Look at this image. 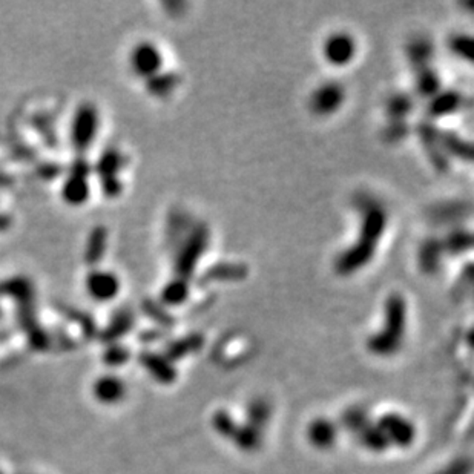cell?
Returning a JSON list of instances; mask_svg holds the SVG:
<instances>
[{
	"mask_svg": "<svg viewBox=\"0 0 474 474\" xmlns=\"http://www.w3.org/2000/svg\"><path fill=\"white\" fill-rule=\"evenodd\" d=\"M163 335V331H158V330H146L143 335H140V339H145V341H154L158 339Z\"/></svg>",
	"mask_w": 474,
	"mask_h": 474,
	"instance_id": "obj_46",
	"label": "cell"
},
{
	"mask_svg": "<svg viewBox=\"0 0 474 474\" xmlns=\"http://www.w3.org/2000/svg\"><path fill=\"white\" fill-rule=\"evenodd\" d=\"M468 212V209H465V206L463 203L459 202H448V203H443L441 206L433 209V220H436V223H451L453 220H459V218L465 215Z\"/></svg>",
	"mask_w": 474,
	"mask_h": 474,
	"instance_id": "obj_34",
	"label": "cell"
},
{
	"mask_svg": "<svg viewBox=\"0 0 474 474\" xmlns=\"http://www.w3.org/2000/svg\"><path fill=\"white\" fill-rule=\"evenodd\" d=\"M136 326V315L131 310H120L118 314L112 318L109 326L101 331L100 339L103 343L116 344L120 338L125 336L128 331Z\"/></svg>",
	"mask_w": 474,
	"mask_h": 474,
	"instance_id": "obj_20",
	"label": "cell"
},
{
	"mask_svg": "<svg viewBox=\"0 0 474 474\" xmlns=\"http://www.w3.org/2000/svg\"><path fill=\"white\" fill-rule=\"evenodd\" d=\"M129 359V350L118 344H111L103 353V361L108 365H121Z\"/></svg>",
	"mask_w": 474,
	"mask_h": 474,
	"instance_id": "obj_41",
	"label": "cell"
},
{
	"mask_svg": "<svg viewBox=\"0 0 474 474\" xmlns=\"http://www.w3.org/2000/svg\"><path fill=\"white\" fill-rule=\"evenodd\" d=\"M106 246H108V229L105 226H96L91 231L88 241H87V248H84V263L91 268L97 265L103 255L106 252Z\"/></svg>",
	"mask_w": 474,
	"mask_h": 474,
	"instance_id": "obj_22",
	"label": "cell"
},
{
	"mask_svg": "<svg viewBox=\"0 0 474 474\" xmlns=\"http://www.w3.org/2000/svg\"><path fill=\"white\" fill-rule=\"evenodd\" d=\"M194 227V224L191 226V218L186 212H174L169 218V233H167V238L170 241H178L183 238V235L187 236V233L191 232V229ZM184 241V238H183ZM182 241V243H183Z\"/></svg>",
	"mask_w": 474,
	"mask_h": 474,
	"instance_id": "obj_35",
	"label": "cell"
},
{
	"mask_svg": "<svg viewBox=\"0 0 474 474\" xmlns=\"http://www.w3.org/2000/svg\"><path fill=\"white\" fill-rule=\"evenodd\" d=\"M443 246L442 240L438 238H426L422 241L419 252H418V264L422 273L425 275H436L441 270V265L443 261Z\"/></svg>",
	"mask_w": 474,
	"mask_h": 474,
	"instance_id": "obj_15",
	"label": "cell"
},
{
	"mask_svg": "<svg viewBox=\"0 0 474 474\" xmlns=\"http://www.w3.org/2000/svg\"><path fill=\"white\" fill-rule=\"evenodd\" d=\"M407 304L399 293L387 298L384 307V327L368 339V350L377 356H390L399 350L405 335Z\"/></svg>",
	"mask_w": 474,
	"mask_h": 474,
	"instance_id": "obj_2",
	"label": "cell"
},
{
	"mask_svg": "<svg viewBox=\"0 0 474 474\" xmlns=\"http://www.w3.org/2000/svg\"><path fill=\"white\" fill-rule=\"evenodd\" d=\"M55 309H59V312H62L66 318L77 322V324L83 329V334L88 338H92L94 335H96V322L91 319L89 315L84 314V312H80L77 309H72L70 306H63V304H57Z\"/></svg>",
	"mask_w": 474,
	"mask_h": 474,
	"instance_id": "obj_36",
	"label": "cell"
},
{
	"mask_svg": "<svg viewBox=\"0 0 474 474\" xmlns=\"http://www.w3.org/2000/svg\"><path fill=\"white\" fill-rule=\"evenodd\" d=\"M414 83H416V91H418L419 96L429 100L434 97L442 87L439 72L436 71L431 65L414 71Z\"/></svg>",
	"mask_w": 474,
	"mask_h": 474,
	"instance_id": "obj_25",
	"label": "cell"
},
{
	"mask_svg": "<svg viewBox=\"0 0 474 474\" xmlns=\"http://www.w3.org/2000/svg\"><path fill=\"white\" fill-rule=\"evenodd\" d=\"M189 281L174 278L170 280L166 286L161 290V304L165 307H177L182 306L187 301L189 293H191V289H189Z\"/></svg>",
	"mask_w": 474,
	"mask_h": 474,
	"instance_id": "obj_26",
	"label": "cell"
},
{
	"mask_svg": "<svg viewBox=\"0 0 474 474\" xmlns=\"http://www.w3.org/2000/svg\"><path fill=\"white\" fill-rule=\"evenodd\" d=\"M436 474H471V461L468 458H461Z\"/></svg>",
	"mask_w": 474,
	"mask_h": 474,
	"instance_id": "obj_43",
	"label": "cell"
},
{
	"mask_svg": "<svg viewBox=\"0 0 474 474\" xmlns=\"http://www.w3.org/2000/svg\"><path fill=\"white\" fill-rule=\"evenodd\" d=\"M358 436H359V441H361V443L370 451H376V453L384 451L388 448V445H390V442H388L387 439V436L382 433V430L379 429L377 425L370 424Z\"/></svg>",
	"mask_w": 474,
	"mask_h": 474,
	"instance_id": "obj_31",
	"label": "cell"
},
{
	"mask_svg": "<svg viewBox=\"0 0 474 474\" xmlns=\"http://www.w3.org/2000/svg\"><path fill=\"white\" fill-rule=\"evenodd\" d=\"M416 132H418L424 153L426 154V158H429L431 166L436 170H439V172H447L450 169V157L445 154L441 145L439 129L430 121H421L418 128H416Z\"/></svg>",
	"mask_w": 474,
	"mask_h": 474,
	"instance_id": "obj_7",
	"label": "cell"
},
{
	"mask_svg": "<svg viewBox=\"0 0 474 474\" xmlns=\"http://www.w3.org/2000/svg\"><path fill=\"white\" fill-rule=\"evenodd\" d=\"M37 174H39L42 178L51 180L54 177H59L62 174V167L59 165H53V163H45L39 166L37 169Z\"/></svg>",
	"mask_w": 474,
	"mask_h": 474,
	"instance_id": "obj_44",
	"label": "cell"
},
{
	"mask_svg": "<svg viewBox=\"0 0 474 474\" xmlns=\"http://www.w3.org/2000/svg\"><path fill=\"white\" fill-rule=\"evenodd\" d=\"M462 105H463V97L458 91L441 89L434 97L430 99L429 106H426V112H429V116L431 118H443L456 114Z\"/></svg>",
	"mask_w": 474,
	"mask_h": 474,
	"instance_id": "obj_13",
	"label": "cell"
},
{
	"mask_svg": "<svg viewBox=\"0 0 474 474\" xmlns=\"http://www.w3.org/2000/svg\"><path fill=\"white\" fill-rule=\"evenodd\" d=\"M0 316H2V310H0Z\"/></svg>",
	"mask_w": 474,
	"mask_h": 474,
	"instance_id": "obj_47",
	"label": "cell"
},
{
	"mask_svg": "<svg viewBox=\"0 0 474 474\" xmlns=\"http://www.w3.org/2000/svg\"><path fill=\"white\" fill-rule=\"evenodd\" d=\"M341 422H343V426L346 430L359 434L365 426L370 425V418L367 412L363 410L361 407H353V409H348L344 412Z\"/></svg>",
	"mask_w": 474,
	"mask_h": 474,
	"instance_id": "obj_33",
	"label": "cell"
},
{
	"mask_svg": "<svg viewBox=\"0 0 474 474\" xmlns=\"http://www.w3.org/2000/svg\"><path fill=\"white\" fill-rule=\"evenodd\" d=\"M439 137H441V145L445 150V154H447L448 157L459 158L462 161H471L473 158L471 145L465 138H462L458 132L443 129V131H439Z\"/></svg>",
	"mask_w": 474,
	"mask_h": 474,
	"instance_id": "obj_23",
	"label": "cell"
},
{
	"mask_svg": "<svg viewBox=\"0 0 474 474\" xmlns=\"http://www.w3.org/2000/svg\"><path fill=\"white\" fill-rule=\"evenodd\" d=\"M211 241V231L207 224L198 223L194 224L191 232L187 233L184 241L177 250V257L174 263L175 278L189 281L195 273L198 263H200L207 246Z\"/></svg>",
	"mask_w": 474,
	"mask_h": 474,
	"instance_id": "obj_3",
	"label": "cell"
},
{
	"mask_svg": "<svg viewBox=\"0 0 474 474\" xmlns=\"http://www.w3.org/2000/svg\"><path fill=\"white\" fill-rule=\"evenodd\" d=\"M91 167L84 158H77L72 163L70 175L62 187L63 200L71 206H80L88 202L89 198V184L88 177Z\"/></svg>",
	"mask_w": 474,
	"mask_h": 474,
	"instance_id": "obj_4",
	"label": "cell"
},
{
	"mask_svg": "<svg viewBox=\"0 0 474 474\" xmlns=\"http://www.w3.org/2000/svg\"><path fill=\"white\" fill-rule=\"evenodd\" d=\"M26 334H28V339H30V344H31L33 348L45 350V348L50 347L51 341H50L48 335H46L39 326H34L33 329L28 330Z\"/></svg>",
	"mask_w": 474,
	"mask_h": 474,
	"instance_id": "obj_42",
	"label": "cell"
},
{
	"mask_svg": "<svg viewBox=\"0 0 474 474\" xmlns=\"http://www.w3.org/2000/svg\"><path fill=\"white\" fill-rule=\"evenodd\" d=\"M346 89L341 83L326 82L312 92L309 100L310 111L319 117H327L335 114L344 105Z\"/></svg>",
	"mask_w": 474,
	"mask_h": 474,
	"instance_id": "obj_6",
	"label": "cell"
},
{
	"mask_svg": "<svg viewBox=\"0 0 474 474\" xmlns=\"http://www.w3.org/2000/svg\"><path fill=\"white\" fill-rule=\"evenodd\" d=\"M180 83H182V77L175 71L157 72L153 77L146 79V89L150 96L165 99L178 88Z\"/></svg>",
	"mask_w": 474,
	"mask_h": 474,
	"instance_id": "obj_24",
	"label": "cell"
},
{
	"mask_svg": "<svg viewBox=\"0 0 474 474\" xmlns=\"http://www.w3.org/2000/svg\"><path fill=\"white\" fill-rule=\"evenodd\" d=\"M356 40L347 33L330 34L322 45V55L331 66H346L355 59Z\"/></svg>",
	"mask_w": 474,
	"mask_h": 474,
	"instance_id": "obj_8",
	"label": "cell"
},
{
	"mask_svg": "<svg viewBox=\"0 0 474 474\" xmlns=\"http://www.w3.org/2000/svg\"><path fill=\"white\" fill-rule=\"evenodd\" d=\"M450 51L467 62L473 60V39L468 34H454L448 39Z\"/></svg>",
	"mask_w": 474,
	"mask_h": 474,
	"instance_id": "obj_38",
	"label": "cell"
},
{
	"mask_svg": "<svg viewBox=\"0 0 474 474\" xmlns=\"http://www.w3.org/2000/svg\"><path fill=\"white\" fill-rule=\"evenodd\" d=\"M232 439L238 448L244 451H253L261 445V430L250 424H246L236 429Z\"/></svg>",
	"mask_w": 474,
	"mask_h": 474,
	"instance_id": "obj_30",
	"label": "cell"
},
{
	"mask_svg": "<svg viewBox=\"0 0 474 474\" xmlns=\"http://www.w3.org/2000/svg\"><path fill=\"white\" fill-rule=\"evenodd\" d=\"M358 207L361 212L358 238L335 260V270L341 277L356 273L373 260L387 227V214L381 204L370 198H361Z\"/></svg>",
	"mask_w": 474,
	"mask_h": 474,
	"instance_id": "obj_1",
	"label": "cell"
},
{
	"mask_svg": "<svg viewBox=\"0 0 474 474\" xmlns=\"http://www.w3.org/2000/svg\"><path fill=\"white\" fill-rule=\"evenodd\" d=\"M163 66V55L154 43L141 42L131 53V68L138 77L149 79L160 72Z\"/></svg>",
	"mask_w": 474,
	"mask_h": 474,
	"instance_id": "obj_9",
	"label": "cell"
},
{
	"mask_svg": "<svg viewBox=\"0 0 474 474\" xmlns=\"http://www.w3.org/2000/svg\"><path fill=\"white\" fill-rule=\"evenodd\" d=\"M377 426L387 436L388 442L397 445V447H410L416 438L414 425L396 413L384 414L382 418L379 419Z\"/></svg>",
	"mask_w": 474,
	"mask_h": 474,
	"instance_id": "obj_10",
	"label": "cell"
},
{
	"mask_svg": "<svg viewBox=\"0 0 474 474\" xmlns=\"http://www.w3.org/2000/svg\"><path fill=\"white\" fill-rule=\"evenodd\" d=\"M87 290L97 301H111L117 297L120 281L116 275L105 270H92L87 277Z\"/></svg>",
	"mask_w": 474,
	"mask_h": 474,
	"instance_id": "obj_12",
	"label": "cell"
},
{
	"mask_svg": "<svg viewBox=\"0 0 474 474\" xmlns=\"http://www.w3.org/2000/svg\"><path fill=\"white\" fill-rule=\"evenodd\" d=\"M249 268L244 263H236V261H220L209 265L200 277V284L206 286V284L212 282H229V281H241L248 278Z\"/></svg>",
	"mask_w": 474,
	"mask_h": 474,
	"instance_id": "obj_11",
	"label": "cell"
},
{
	"mask_svg": "<svg viewBox=\"0 0 474 474\" xmlns=\"http://www.w3.org/2000/svg\"><path fill=\"white\" fill-rule=\"evenodd\" d=\"M307 438L314 447L319 450H327L330 447H334L336 442V438H338L336 425L324 418L315 419L309 425Z\"/></svg>",
	"mask_w": 474,
	"mask_h": 474,
	"instance_id": "obj_18",
	"label": "cell"
},
{
	"mask_svg": "<svg viewBox=\"0 0 474 474\" xmlns=\"http://www.w3.org/2000/svg\"><path fill=\"white\" fill-rule=\"evenodd\" d=\"M99 129V112L92 105H82L74 116L71 140L79 153H84L96 138Z\"/></svg>",
	"mask_w": 474,
	"mask_h": 474,
	"instance_id": "obj_5",
	"label": "cell"
},
{
	"mask_svg": "<svg viewBox=\"0 0 474 474\" xmlns=\"http://www.w3.org/2000/svg\"><path fill=\"white\" fill-rule=\"evenodd\" d=\"M407 59H409L412 68L418 71L425 66H430V62L434 55V46L429 37L416 35L407 43Z\"/></svg>",
	"mask_w": 474,
	"mask_h": 474,
	"instance_id": "obj_16",
	"label": "cell"
},
{
	"mask_svg": "<svg viewBox=\"0 0 474 474\" xmlns=\"http://www.w3.org/2000/svg\"><path fill=\"white\" fill-rule=\"evenodd\" d=\"M140 363L161 384H172L177 379L174 364L165 355L154 352H141Z\"/></svg>",
	"mask_w": 474,
	"mask_h": 474,
	"instance_id": "obj_14",
	"label": "cell"
},
{
	"mask_svg": "<svg viewBox=\"0 0 474 474\" xmlns=\"http://www.w3.org/2000/svg\"><path fill=\"white\" fill-rule=\"evenodd\" d=\"M212 426L218 434L223 436V438H233L236 429H238V425H236L231 413H227L226 410H218L214 413Z\"/></svg>",
	"mask_w": 474,
	"mask_h": 474,
	"instance_id": "obj_40",
	"label": "cell"
},
{
	"mask_svg": "<svg viewBox=\"0 0 474 474\" xmlns=\"http://www.w3.org/2000/svg\"><path fill=\"white\" fill-rule=\"evenodd\" d=\"M0 297L11 298L17 304H31L34 299V286L25 277L8 278L0 281Z\"/></svg>",
	"mask_w": 474,
	"mask_h": 474,
	"instance_id": "obj_17",
	"label": "cell"
},
{
	"mask_svg": "<svg viewBox=\"0 0 474 474\" xmlns=\"http://www.w3.org/2000/svg\"><path fill=\"white\" fill-rule=\"evenodd\" d=\"M141 310H143L150 319L155 321L157 324L161 327H174L175 324V318L163 304H161V302L146 298L143 302H141Z\"/></svg>",
	"mask_w": 474,
	"mask_h": 474,
	"instance_id": "obj_32",
	"label": "cell"
},
{
	"mask_svg": "<svg viewBox=\"0 0 474 474\" xmlns=\"http://www.w3.org/2000/svg\"><path fill=\"white\" fill-rule=\"evenodd\" d=\"M126 387L117 376H101L94 385V395L100 402L116 404L125 397Z\"/></svg>",
	"mask_w": 474,
	"mask_h": 474,
	"instance_id": "obj_21",
	"label": "cell"
},
{
	"mask_svg": "<svg viewBox=\"0 0 474 474\" xmlns=\"http://www.w3.org/2000/svg\"><path fill=\"white\" fill-rule=\"evenodd\" d=\"M203 346H204V336L202 334H191L169 343L166 347L165 356L170 363H174L178 361V359H184L187 355L200 352Z\"/></svg>",
	"mask_w": 474,
	"mask_h": 474,
	"instance_id": "obj_19",
	"label": "cell"
},
{
	"mask_svg": "<svg viewBox=\"0 0 474 474\" xmlns=\"http://www.w3.org/2000/svg\"><path fill=\"white\" fill-rule=\"evenodd\" d=\"M410 134V126L405 120H388L382 129V138L387 143H399Z\"/></svg>",
	"mask_w": 474,
	"mask_h": 474,
	"instance_id": "obj_39",
	"label": "cell"
},
{
	"mask_svg": "<svg viewBox=\"0 0 474 474\" xmlns=\"http://www.w3.org/2000/svg\"><path fill=\"white\" fill-rule=\"evenodd\" d=\"M126 165V158L117 149H108L101 154L100 160L97 161L96 170L99 178H109L118 177L120 170Z\"/></svg>",
	"mask_w": 474,
	"mask_h": 474,
	"instance_id": "obj_28",
	"label": "cell"
},
{
	"mask_svg": "<svg viewBox=\"0 0 474 474\" xmlns=\"http://www.w3.org/2000/svg\"><path fill=\"white\" fill-rule=\"evenodd\" d=\"M414 109V100L407 92H395L385 101L388 120H405Z\"/></svg>",
	"mask_w": 474,
	"mask_h": 474,
	"instance_id": "obj_27",
	"label": "cell"
},
{
	"mask_svg": "<svg viewBox=\"0 0 474 474\" xmlns=\"http://www.w3.org/2000/svg\"><path fill=\"white\" fill-rule=\"evenodd\" d=\"M11 224H13L11 216L6 215V214H0V232L8 231L9 227H11Z\"/></svg>",
	"mask_w": 474,
	"mask_h": 474,
	"instance_id": "obj_45",
	"label": "cell"
},
{
	"mask_svg": "<svg viewBox=\"0 0 474 474\" xmlns=\"http://www.w3.org/2000/svg\"><path fill=\"white\" fill-rule=\"evenodd\" d=\"M248 418L250 425L257 426V429H263V426L268 424L270 418V405L268 401L264 399H255L250 402L248 407Z\"/></svg>",
	"mask_w": 474,
	"mask_h": 474,
	"instance_id": "obj_37",
	"label": "cell"
},
{
	"mask_svg": "<svg viewBox=\"0 0 474 474\" xmlns=\"http://www.w3.org/2000/svg\"><path fill=\"white\" fill-rule=\"evenodd\" d=\"M442 246L445 253H450L456 257V255H462L471 249L473 236L470 231L454 229L445 236V240H442Z\"/></svg>",
	"mask_w": 474,
	"mask_h": 474,
	"instance_id": "obj_29",
	"label": "cell"
}]
</instances>
